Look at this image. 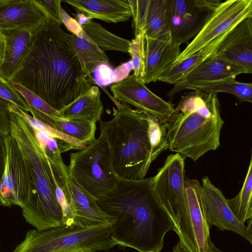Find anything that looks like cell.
<instances>
[{"label": "cell", "mask_w": 252, "mask_h": 252, "mask_svg": "<svg viewBox=\"0 0 252 252\" xmlns=\"http://www.w3.org/2000/svg\"><path fill=\"white\" fill-rule=\"evenodd\" d=\"M61 25L47 18L33 33L11 82L18 83L57 111L89 91L87 79Z\"/></svg>", "instance_id": "obj_1"}, {"label": "cell", "mask_w": 252, "mask_h": 252, "mask_svg": "<svg viewBox=\"0 0 252 252\" xmlns=\"http://www.w3.org/2000/svg\"><path fill=\"white\" fill-rule=\"evenodd\" d=\"M153 177H119L116 187L97 199L102 211L115 219L111 238L119 246L139 252H160L173 223L152 188Z\"/></svg>", "instance_id": "obj_2"}, {"label": "cell", "mask_w": 252, "mask_h": 252, "mask_svg": "<svg viewBox=\"0 0 252 252\" xmlns=\"http://www.w3.org/2000/svg\"><path fill=\"white\" fill-rule=\"evenodd\" d=\"M9 118L10 133L21 149L28 180V195L21 208L23 216L38 230L62 226V211L57 199L53 172L47 158L29 125L10 111Z\"/></svg>", "instance_id": "obj_3"}, {"label": "cell", "mask_w": 252, "mask_h": 252, "mask_svg": "<svg viewBox=\"0 0 252 252\" xmlns=\"http://www.w3.org/2000/svg\"><path fill=\"white\" fill-rule=\"evenodd\" d=\"M217 94L194 91L181 98L166 123L170 151L196 161L219 147L224 122Z\"/></svg>", "instance_id": "obj_4"}, {"label": "cell", "mask_w": 252, "mask_h": 252, "mask_svg": "<svg viewBox=\"0 0 252 252\" xmlns=\"http://www.w3.org/2000/svg\"><path fill=\"white\" fill-rule=\"evenodd\" d=\"M112 100L117 107L114 116L109 121H100L99 127L109 145L114 171L122 178H144L154 161L149 114Z\"/></svg>", "instance_id": "obj_5"}, {"label": "cell", "mask_w": 252, "mask_h": 252, "mask_svg": "<svg viewBox=\"0 0 252 252\" xmlns=\"http://www.w3.org/2000/svg\"><path fill=\"white\" fill-rule=\"evenodd\" d=\"M187 179L184 158L178 153L169 155L153 177L152 188L171 219L179 242L188 252H198L186 198Z\"/></svg>", "instance_id": "obj_6"}, {"label": "cell", "mask_w": 252, "mask_h": 252, "mask_svg": "<svg viewBox=\"0 0 252 252\" xmlns=\"http://www.w3.org/2000/svg\"><path fill=\"white\" fill-rule=\"evenodd\" d=\"M111 226L82 228L74 225L29 230L13 252L108 251L116 245L111 238Z\"/></svg>", "instance_id": "obj_7"}, {"label": "cell", "mask_w": 252, "mask_h": 252, "mask_svg": "<svg viewBox=\"0 0 252 252\" xmlns=\"http://www.w3.org/2000/svg\"><path fill=\"white\" fill-rule=\"evenodd\" d=\"M69 177L97 199L116 187L119 177L115 173L109 145L100 132L83 149L70 154Z\"/></svg>", "instance_id": "obj_8"}, {"label": "cell", "mask_w": 252, "mask_h": 252, "mask_svg": "<svg viewBox=\"0 0 252 252\" xmlns=\"http://www.w3.org/2000/svg\"><path fill=\"white\" fill-rule=\"evenodd\" d=\"M248 18H252V0H227L221 2L198 34L181 52L173 65L198 52L211 41Z\"/></svg>", "instance_id": "obj_9"}, {"label": "cell", "mask_w": 252, "mask_h": 252, "mask_svg": "<svg viewBox=\"0 0 252 252\" xmlns=\"http://www.w3.org/2000/svg\"><path fill=\"white\" fill-rule=\"evenodd\" d=\"M110 90L115 100L154 116L161 123H167L174 112L172 104L154 94L133 74L112 85Z\"/></svg>", "instance_id": "obj_10"}, {"label": "cell", "mask_w": 252, "mask_h": 252, "mask_svg": "<svg viewBox=\"0 0 252 252\" xmlns=\"http://www.w3.org/2000/svg\"><path fill=\"white\" fill-rule=\"evenodd\" d=\"M201 196L205 220L208 228L215 225L221 231L238 234L252 244V220L248 226L233 215L221 190L215 187L208 176L202 179Z\"/></svg>", "instance_id": "obj_11"}, {"label": "cell", "mask_w": 252, "mask_h": 252, "mask_svg": "<svg viewBox=\"0 0 252 252\" xmlns=\"http://www.w3.org/2000/svg\"><path fill=\"white\" fill-rule=\"evenodd\" d=\"M6 159L0 187L2 206L22 208L28 197L29 184L25 160L19 146L9 133L5 136Z\"/></svg>", "instance_id": "obj_12"}, {"label": "cell", "mask_w": 252, "mask_h": 252, "mask_svg": "<svg viewBox=\"0 0 252 252\" xmlns=\"http://www.w3.org/2000/svg\"><path fill=\"white\" fill-rule=\"evenodd\" d=\"M221 2L220 0H194L190 10L182 17L166 13L172 41L180 44L188 43L198 34Z\"/></svg>", "instance_id": "obj_13"}, {"label": "cell", "mask_w": 252, "mask_h": 252, "mask_svg": "<svg viewBox=\"0 0 252 252\" xmlns=\"http://www.w3.org/2000/svg\"><path fill=\"white\" fill-rule=\"evenodd\" d=\"M216 55L242 68L246 73H252V18L244 19L230 30Z\"/></svg>", "instance_id": "obj_14"}, {"label": "cell", "mask_w": 252, "mask_h": 252, "mask_svg": "<svg viewBox=\"0 0 252 252\" xmlns=\"http://www.w3.org/2000/svg\"><path fill=\"white\" fill-rule=\"evenodd\" d=\"M47 17L33 0H0V30L34 32Z\"/></svg>", "instance_id": "obj_15"}, {"label": "cell", "mask_w": 252, "mask_h": 252, "mask_svg": "<svg viewBox=\"0 0 252 252\" xmlns=\"http://www.w3.org/2000/svg\"><path fill=\"white\" fill-rule=\"evenodd\" d=\"M242 73H246L242 68L215 54L187 72L175 84L167 96H173L189 85L206 84L227 78L235 79Z\"/></svg>", "instance_id": "obj_16"}, {"label": "cell", "mask_w": 252, "mask_h": 252, "mask_svg": "<svg viewBox=\"0 0 252 252\" xmlns=\"http://www.w3.org/2000/svg\"><path fill=\"white\" fill-rule=\"evenodd\" d=\"M180 44L145 38V84L159 80L172 66L181 53Z\"/></svg>", "instance_id": "obj_17"}, {"label": "cell", "mask_w": 252, "mask_h": 252, "mask_svg": "<svg viewBox=\"0 0 252 252\" xmlns=\"http://www.w3.org/2000/svg\"><path fill=\"white\" fill-rule=\"evenodd\" d=\"M68 187L75 211L74 225L82 228L102 225H112L115 219L104 213L99 207L97 199L69 177Z\"/></svg>", "instance_id": "obj_18"}, {"label": "cell", "mask_w": 252, "mask_h": 252, "mask_svg": "<svg viewBox=\"0 0 252 252\" xmlns=\"http://www.w3.org/2000/svg\"><path fill=\"white\" fill-rule=\"evenodd\" d=\"M66 2L90 19L96 18L107 23L128 21L132 10L128 0H65Z\"/></svg>", "instance_id": "obj_19"}, {"label": "cell", "mask_w": 252, "mask_h": 252, "mask_svg": "<svg viewBox=\"0 0 252 252\" xmlns=\"http://www.w3.org/2000/svg\"><path fill=\"white\" fill-rule=\"evenodd\" d=\"M4 39L0 74L10 81L21 64L30 46L33 32L25 30L1 31Z\"/></svg>", "instance_id": "obj_20"}, {"label": "cell", "mask_w": 252, "mask_h": 252, "mask_svg": "<svg viewBox=\"0 0 252 252\" xmlns=\"http://www.w3.org/2000/svg\"><path fill=\"white\" fill-rule=\"evenodd\" d=\"M201 184L197 179H187L185 189L191 223L198 252H207L211 239L203 211Z\"/></svg>", "instance_id": "obj_21"}, {"label": "cell", "mask_w": 252, "mask_h": 252, "mask_svg": "<svg viewBox=\"0 0 252 252\" xmlns=\"http://www.w3.org/2000/svg\"><path fill=\"white\" fill-rule=\"evenodd\" d=\"M100 94L98 87L92 86L86 93L58 111L59 119L81 120L95 123L100 121L103 109Z\"/></svg>", "instance_id": "obj_22"}, {"label": "cell", "mask_w": 252, "mask_h": 252, "mask_svg": "<svg viewBox=\"0 0 252 252\" xmlns=\"http://www.w3.org/2000/svg\"><path fill=\"white\" fill-rule=\"evenodd\" d=\"M67 37L83 71L89 78V82L96 84L92 74L99 66L109 65V58L84 33L80 36L67 33Z\"/></svg>", "instance_id": "obj_23"}, {"label": "cell", "mask_w": 252, "mask_h": 252, "mask_svg": "<svg viewBox=\"0 0 252 252\" xmlns=\"http://www.w3.org/2000/svg\"><path fill=\"white\" fill-rule=\"evenodd\" d=\"M230 31L219 36L206 46L181 63L172 65L171 68L160 78L158 81L175 85L193 68L214 56Z\"/></svg>", "instance_id": "obj_24"}, {"label": "cell", "mask_w": 252, "mask_h": 252, "mask_svg": "<svg viewBox=\"0 0 252 252\" xmlns=\"http://www.w3.org/2000/svg\"><path fill=\"white\" fill-rule=\"evenodd\" d=\"M84 33L102 50H114L128 53L130 40L123 38L106 30L85 15L79 16Z\"/></svg>", "instance_id": "obj_25"}, {"label": "cell", "mask_w": 252, "mask_h": 252, "mask_svg": "<svg viewBox=\"0 0 252 252\" xmlns=\"http://www.w3.org/2000/svg\"><path fill=\"white\" fill-rule=\"evenodd\" d=\"M144 34L145 38L172 40L166 13V0H150Z\"/></svg>", "instance_id": "obj_26"}, {"label": "cell", "mask_w": 252, "mask_h": 252, "mask_svg": "<svg viewBox=\"0 0 252 252\" xmlns=\"http://www.w3.org/2000/svg\"><path fill=\"white\" fill-rule=\"evenodd\" d=\"M186 89L203 93H227L239 100L252 102V84L239 82L234 78H227L206 84L189 85Z\"/></svg>", "instance_id": "obj_27"}, {"label": "cell", "mask_w": 252, "mask_h": 252, "mask_svg": "<svg viewBox=\"0 0 252 252\" xmlns=\"http://www.w3.org/2000/svg\"><path fill=\"white\" fill-rule=\"evenodd\" d=\"M252 160L251 157L248 172L242 189L234 198L226 199L227 204L235 217L241 223L252 220Z\"/></svg>", "instance_id": "obj_28"}, {"label": "cell", "mask_w": 252, "mask_h": 252, "mask_svg": "<svg viewBox=\"0 0 252 252\" xmlns=\"http://www.w3.org/2000/svg\"><path fill=\"white\" fill-rule=\"evenodd\" d=\"M10 82L30 106V113L33 117L51 126L56 120L59 119L58 111L52 108L35 94L18 83Z\"/></svg>", "instance_id": "obj_29"}, {"label": "cell", "mask_w": 252, "mask_h": 252, "mask_svg": "<svg viewBox=\"0 0 252 252\" xmlns=\"http://www.w3.org/2000/svg\"><path fill=\"white\" fill-rule=\"evenodd\" d=\"M61 132L84 143H90L95 139L96 129L94 122L74 120L58 119L52 126Z\"/></svg>", "instance_id": "obj_30"}, {"label": "cell", "mask_w": 252, "mask_h": 252, "mask_svg": "<svg viewBox=\"0 0 252 252\" xmlns=\"http://www.w3.org/2000/svg\"><path fill=\"white\" fill-rule=\"evenodd\" d=\"M69 178L54 177L56 197L62 211L63 226L74 225L75 211L68 187Z\"/></svg>", "instance_id": "obj_31"}, {"label": "cell", "mask_w": 252, "mask_h": 252, "mask_svg": "<svg viewBox=\"0 0 252 252\" xmlns=\"http://www.w3.org/2000/svg\"><path fill=\"white\" fill-rule=\"evenodd\" d=\"M145 45L144 34L143 33H139L130 41L128 52L131 58L130 61L133 71V74L142 81L145 71Z\"/></svg>", "instance_id": "obj_32"}, {"label": "cell", "mask_w": 252, "mask_h": 252, "mask_svg": "<svg viewBox=\"0 0 252 252\" xmlns=\"http://www.w3.org/2000/svg\"><path fill=\"white\" fill-rule=\"evenodd\" d=\"M7 108L8 111H12L21 117L32 129L40 131L44 130H48L55 135L56 139L64 142L68 141L69 137L67 135L61 132L52 126L31 116L28 113L25 112L13 103L8 101Z\"/></svg>", "instance_id": "obj_33"}, {"label": "cell", "mask_w": 252, "mask_h": 252, "mask_svg": "<svg viewBox=\"0 0 252 252\" xmlns=\"http://www.w3.org/2000/svg\"><path fill=\"white\" fill-rule=\"evenodd\" d=\"M150 0H128L132 10L134 36L144 33L146 16Z\"/></svg>", "instance_id": "obj_34"}, {"label": "cell", "mask_w": 252, "mask_h": 252, "mask_svg": "<svg viewBox=\"0 0 252 252\" xmlns=\"http://www.w3.org/2000/svg\"><path fill=\"white\" fill-rule=\"evenodd\" d=\"M0 98L13 103L28 113L31 108L11 82L0 74Z\"/></svg>", "instance_id": "obj_35"}, {"label": "cell", "mask_w": 252, "mask_h": 252, "mask_svg": "<svg viewBox=\"0 0 252 252\" xmlns=\"http://www.w3.org/2000/svg\"><path fill=\"white\" fill-rule=\"evenodd\" d=\"M35 4L42 11L47 18H50L57 23L62 25L60 0H33Z\"/></svg>", "instance_id": "obj_36"}, {"label": "cell", "mask_w": 252, "mask_h": 252, "mask_svg": "<svg viewBox=\"0 0 252 252\" xmlns=\"http://www.w3.org/2000/svg\"><path fill=\"white\" fill-rule=\"evenodd\" d=\"M7 102V101L0 98V133L3 135H7L10 133Z\"/></svg>", "instance_id": "obj_37"}, {"label": "cell", "mask_w": 252, "mask_h": 252, "mask_svg": "<svg viewBox=\"0 0 252 252\" xmlns=\"http://www.w3.org/2000/svg\"><path fill=\"white\" fill-rule=\"evenodd\" d=\"M61 18L63 24H64L66 28L77 36L84 34L81 25L76 20L71 18L61 7Z\"/></svg>", "instance_id": "obj_38"}, {"label": "cell", "mask_w": 252, "mask_h": 252, "mask_svg": "<svg viewBox=\"0 0 252 252\" xmlns=\"http://www.w3.org/2000/svg\"><path fill=\"white\" fill-rule=\"evenodd\" d=\"M6 135L0 133V205H2V197L0 194V187L4 173L6 159V148L5 138Z\"/></svg>", "instance_id": "obj_39"}, {"label": "cell", "mask_w": 252, "mask_h": 252, "mask_svg": "<svg viewBox=\"0 0 252 252\" xmlns=\"http://www.w3.org/2000/svg\"><path fill=\"white\" fill-rule=\"evenodd\" d=\"M132 70L131 61L124 63L114 70V83H118L128 76L130 71Z\"/></svg>", "instance_id": "obj_40"}, {"label": "cell", "mask_w": 252, "mask_h": 252, "mask_svg": "<svg viewBox=\"0 0 252 252\" xmlns=\"http://www.w3.org/2000/svg\"><path fill=\"white\" fill-rule=\"evenodd\" d=\"M32 130L39 146L44 152L47 139L49 138H54L56 139L55 135L48 130H44L40 131L34 129H32Z\"/></svg>", "instance_id": "obj_41"}, {"label": "cell", "mask_w": 252, "mask_h": 252, "mask_svg": "<svg viewBox=\"0 0 252 252\" xmlns=\"http://www.w3.org/2000/svg\"><path fill=\"white\" fill-rule=\"evenodd\" d=\"M4 39L3 33L1 30H0V63L1 62L4 49Z\"/></svg>", "instance_id": "obj_42"}, {"label": "cell", "mask_w": 252, "mask_h": 252, "mask_svg": "<svg viewBox=\"0 0 252 252\" xmlns=\"http://www.w3.org/2000/svg\"><path fill=\"white\" fill-rule=\"evenodd\" d=\"M172 252H188L179 242L173 248Z\"/></svg>", "instance_id": "obj_43"}, {"label": "cell", "mask_w": 252, "mask_h": 252, "mask_svg": "<svg viewBox=\"0 0 252 252\" xmlns=\"http://www.w3.org/2000/svg\"><path fill=\"white\" fill-rule=\"evenodd\" d=\"M207 252H222L217 248L212 242L211 239L208 241Z\"/></svg>", "instance_id": "obj_44"}, {"label": "cell", "mask_w": 252, "mask_h": 252, "mask_svg": "<svg viewBox=\"0 0 252 252\" xmlns=\"http://www.w3.org/2000/svg\"><path fill=\"white\" fill-rule=\"evenodd\" d=\"M91 252L90 251H83V252Z\"/></svg>", "instance_id": "obj_45"}]
</instances>
